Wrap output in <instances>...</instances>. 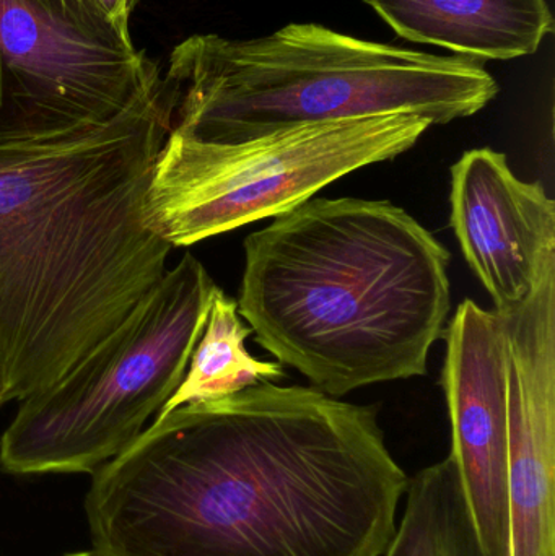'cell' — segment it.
<instances>
[{
    "mask_svg": "<svg viewBox=\"0 0 555 556\" xmlns=\"http://www.w3.org/2000/svg\"><path fill=\"white\" fill-rule=\"evenodd\" d=\"M407 480L374 407L261 382L156 415L85 513L113 556H381Z\"/></svg>",
    "mask_w": 555,
    "mask_h": 556,
    "instance_id": "cell-1",
    "label": "cell"
},
{
    "mask_svg": "<svg viewBox=\"0 0 555 556\" xmlns=\"http://www.w3.org/2000/svg\"><path fill=\"white\" fill-rule=\"evenodd\" d=\"M176 104L163 75L111 119L0 137L3 404L64 378L165 276L143 201Z\"/></svg>",
    "mask_w": 555,
    "mask_h": 556,
    "instance_id": "cell-2",
    "label": "cell"
},
{
    "mask_svg": "<svg viewBox=\"0 0 555 556\" xmlns=\"http://www.w3.org/2000/svg\"><path fill=\"white\" fill-rule=\"evenodd\" d=\"M450 253L388 201L310 199L244 241L238 313L332 397L427 375L452 306Z\"/></svg>",
    "mask_w": 555,
    "mask_h": 556,
    "instance_id": "cell-3",
    "label": "cell"
},
{
    "mask_svg": "<svg viewBox=\"0 0 555 556\" xmlns=\"http://www.w3.org/2000/svg\"><path fill=\"white\" fill-rule=\"evenodd\" d=\"M178 90L173 127L240 142L287 127L381 114L432 124L472 116L499 93L478 62L381 45L315 23L263 38L194 35L169 55Z\"/></svg>",
    "mask_w": 555,
    "mask_h": 556,
    "instance_id": "cell-4",
    "label": "cell"
},
{
    "mask_svg": "<svg viewBox=\"0 0 555 556\" xmlns=\"http://www.w3.org/2000/svg\"><path fill=\"white\" fill-rule=\"evenodd\" d=\"M218 287L185 254L55 384L20 401L0 438L12 476L91 473L119 456L185 378Z\"/></svg>",
    "mask_w": 555,
    "mask_h": 556,
    "instance_id": "cell-5",
    "label": "cell"
},
{
    "mask_svg": "<svg viewBox=\"0 0 555 556\" xmlns=\"http://www.w3.org/2000/svg\"><path fill=\"white\" fill-rule=\"evenodd\" d=\"M433 126L381 114L287 127L240 142H211L173 127L150 175L143 217L173 248L276 218L331 182L413 149Z\"/></svg>",
    "mask_w": 555,
    "mask_h": 556,
    "instance_id": "cell-6",
    "label": "cell"
},
{
    "mask_svg": "<svg viewBox=\"0 0 555 556\" xmlns=\"http://www.w3.org/2000/svg\"><path fill=\"white\" fill-rule=\"evenodd\" d=\"M162 77L146 52L90 35L54 0H0V137L111 119Z\"/></svg>",
    "mask_w": 555,
    "mask_h": 556,
    "instance_id": "cell-7",
    "label": "cell"
},
{
    "mask_svg": "<svg viewBox=\"0 0 555 556\" xmlns=\"http://www.w3.org/2000/svg\"><path fill=\"white\" fill-rule=\"evenodd\" d=\"M499 314L507 368L510 556H555V266L527 300Z\"/></svg>",
    "mask_w": 555,
    "mask_h": 556,
    "instance_id": "cell-8",
    "label": "cell"
},
{
    "mask_svg": "<svg viewBox=\"0 0 555 556\" xmlns=\"http://www.w3.org/2000/svg\"><path fill=\"white\" fill-rule=\"evenodd\" d=\"M442 337L450 456L485 556H510L507 368L501 314L465 300Z\"/></svg>",
    "mask_w": 555,
    "mask_h": 556,
    "instance_id": "cell-9",
    "label": "cell"
},
{
    "mask_svg": "<svg viewBox=\"0 0 555 556\" xmlns=\"http://www.w3.org/2000/svg\"><path fill=\"white\" fill-rule=\"evenodd\" d=\"M450 204L463 256L494 311L527 300L555 264V202L544 186L518 179L504 153L475 149L452 166Z\"/></svg>",
    "mask_w": 555,
    "mask_h": 556,
    "instance_id": "cell-10",
    "label": "cell"
},
{
    "mask_svg": "<svg viewBox=\"0 0 555 556\" xmlns=\"http://www.w3.org/2000/svg\"><path fill=\"white\" fill-rule=\"evenodd\" d=\"M398 35L471 58L534 54L554 29L546 0H365Z\"/></svg>",
    "mask_w": 555,
    "mask_h": 556,
    "instance_id": "cell-11",
    "label": "cell"
},
{
    "mask_svg": "<svg viewBox=\"0 0 555 556\" xmlns=\"http://www.w3.org/2000/svg\"><path fill=\"white\" fill-rule=\"evenodd\" d=\"M404 511L381 556H485L453 457L407 480Z\"/></svg>",
    "mask_w": 555,
    "mask_h": 556,
    "instance_id": "cell-12",
    "label": "cell"
},
{
    "mask_svg": "<svg viewBox=\"0 0 555 556\" xmlns=\"http://www.w3.org/2000/svg\"><path fill=\"white\" fill-rule=\"evenodd\" d=\"M251 332L250 326H243L237 300L218 288L185 378L159 415L283 378L282 363L263 362L248 352L244 342Z\"/></svg>",
    "mask_w": 555,
    "mask_h": 556,
    "instance_id": "cell-13",
    "label": "cell"
},
{
    "mask_svg": "<svg viewBox=\"0 0 555 556\" xmlns=\"http://www.w3.org/2000/svg\"><path fill=\"white\" fill-rule=\"evenodd\" d=\"M71 22L108 42L136 46L130 16L140 0H54Z\"/></svg>",
    "mask_w": 555,
    "mask_h": 556,
    "instance_id": "cell-14",
    "label": "cell"
},
{
    "mask_svg": "<svg viewBox=\"0 0 555 556\" xmlns=\"http://www.w3.org/2000/svg\"><path fill=\"white\" fill-rule=\"evenodd\" d=\"M64 556H113V555L104 554V552L97 551V548L91 547L90 551L74 552V554H67Z\"/></svg>",
    "mask_w": 555,
    "mask_h": 556,
    "instance_id": "cell-15",
    "label": "cell"
},
{
    "mask_svg": "<svg viewBox=\"0 0 555 556\" xmlns=\"http://www.w3.org/2000/svg\"><path fill=\"white\" fill-rule=\"evenodd\" d=\"M0 404H3V402H2V397H0Z\"/></svg>",
    "mask_w": 555,
    "mask_h": 556,
    "instance_id": "cell-16",
    "label": "cell"
}]
</instances>
